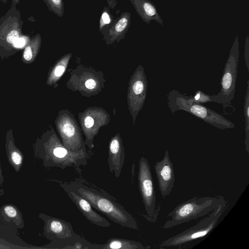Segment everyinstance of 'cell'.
Returning <instances> with one entry per match:
<instances>
[{
    "mask_svg": "<svg viewBox=\"0 0 249 249\" xmlns=\"http://www.w3.org/2000/svg\"><path fill=\"white\" fill-rule=\"evenodd\" d=\"M60 186L85 198L93 208L115 223L134 230L138 229L136 221L132 215L105 191H99L78 181L61 183Z\"/></svg>",
    "mask_w": 249,
    "mask_h": 249,
    "instance_id": "6da1fadb",
    "label": "cell"
},
{
    "mask_svg": "<svg viewBox=\"0 0 249 249\" xmlns=\"http://www.w3.org/2000/svg\"><path fill=\"white\" fill-rule=\"evenodd\" d=\"M35 152L45 167L62 169L85 166L89 157L87 149L71 151L66 148L53 129L42 138Z\"/></svg>",
    "mask_w": 249,
    "mask_h": 249,
    "instance_id": "7a4b0ae2",
    "label": "cell"
},
{
    "mask_svg": "<svg viewBox=\"0 0 249 249\" xmlns=\"http://www.w3.org/2000/svg\"><path fill=\"white\" fill-rule=\"evenodd\" d=\"M224 198L196 196L182 202L168 213L169 219L160 227L168 229L208 215L215 210Z\"/></svg>",
    "mask_w": 249,
    "mask_h": 249,
    "instance_id": "3957f363",
    "label": "cell"
},
{
    "mask_svg": "<svg viewBox=\"0 0 249 249\" xmlns=\"http://www.w3.org/2000/svg\"><path fill=\"white\" fill-rule=\"evenodd\" d=\"M168 106L174 113L178 110L186 111L218 128L226 129L234 127L230 121L215 111L196 102L192 97L181 94L175 90L168 95Z\"/></svg>",
    "mask_w": 249,
    "mask_h": 249,
    "instance_id": "277c9868",
    "label": "cell"
},
{
    "mask_svg": "<svg viewBox=\"0 0 249 249\" xmlns=\"http://www.w3.org/2000/svg\"><path fill=\"white\" fill-rule=\"evenodd\" d=\"M227 202L223 198L218 207L206 217L193 227L169 237L159 244L160 247H176L182 246L205 237L214 229L218 220L225 212Z\"/></svg>",
    "mask_w": 249,
    "mask_h": 249,
    "instance_id": "5b68a950",
    "label": "cell"
},
{
    "mask_svg": "<svg viewBox=\"0 0 249 249\" xmlns=\"http://www.w3.org/2000/svg\"><path fill=\"white\" fill-rule=\"evenodd\" d=\"M239 57L238 36L236 35L225 64L220 90L216 95L210 96L211 102L221 104L224 107H229L234 98Z\"/></svg>",
    "mask_w": 249,
    "mask_h": 249,
    "instance_id": "8992f818",
    "label": "cell"
},
{
    "mask_svg": "<svg viewBox=\"0 0 249 249\" xmlns=\"http://www.w3.org/2000/svg\"><path fill=\"white\" fill-rule=\"evenodd\" d=\"M23 21L16 6L11 5L0 18V53H12L22 34Z\"/></svg>",
    "mask_w": 249,
    "mask_h": 249,
    "instance_id": "52a82bcc",
    "label": "cell"
},
{
    "mask_svg": "<svg viewBox=\"0 0 249 249\" xmlns=\"http://www.w3.org/2000/svg\"><path fill=\"white\" fill-rule=\"evenodd\" d=\"M138 179L146 217L148 221L154 223L156 221L158 214L156 194L149 163L147 159L143 156L140 159L139 162Z\"/></svg>",
    "mask_w": 249,
    "mask_h": 249,
    "instance_id": "ba28073f",
    "label": "cell"
},
{
    "mask_svg": "<svg viewBox=\"0 0 249 249\" xmlns=\"http://www.w3.org/2000/svg\"><path fill=\"white\" fill-rule=\"evenodd\" d=\"M67 85L69 89L89 97L98 94L104 87L105 79L101 71L78 66L71 72Z\"/></svg>",
    "mask_w": 249,
    "mask_h": 249,
    "instance_id": "9c48e42d",
    "label": "cell"
},
{
    "mask_svg": "<svg viewBox=\"0 0 249 249\" xmlns=\"http://www.w3.org/2000/svg\"><path fill=\"white\" fill-rule=\"evenodd\" d=\"M55 124L60 139L66 148L71 151L86 149L80 127L69 110L60 111Z\"/></svg>",
    "mask_w": 249,
    "mask_h": 249,
    "instance_id": "30bf717a",
    "label": "cell"
},
{
    "mask_svg": "<svg viewBox=\"0 0 249 249\" xmlns=\"http://www.w3.org/2000/svg\"><path fill=\"white\" fill-rule=\"evenodd\" d=\"M82 131L85 136V144L89 149L94 147V138L100 128L109 122V114L101 107H90L78 114Z\"/></svg>",
    "mask_w": 249,
    "mask_h": 249,
    "instance_id": "8fae6325",
    "label": "cell"
},
{
    "mask_svg": "<svg viewBox=\"0 0 249 249\" xmlns=\"http://www.w3.org/2000/svg\"><path fill=\"white\" fill-rule=\"evenodd\" d=\"M147 82L144 71L139 65L129 80L127 100L128 109L135 124L136 117L142 108L146 98Z\"/></svg>",
    "mask_w": 249,
    "mask_h": 249,
    "instance_id": "7c38bea8",
    "label": "cell"
},
{
    "mask_svg": "<svg viewBox=\"0 0 249 249\" xmlns=\"http://www.w3.org/2000/svg\"><path fill=\"white\" fill-rule=\"evenodd\" d=\"M38 217L44 223V236L51 241L67 238L76 233L69 222L43 213H40Z\"/></svg>",
    "mask_w": 249,
    "mask_h": 249,
    "instance_id": "4fadbf2b",
    "label": "cell"
},
{
    "mask_svg": "<svg viewBox=\"0 0 249 249\" xmlns=\"http://www.w3.org/2000/svg\"><path fill=\"white\" fill-rule=\"evenodd\" d=\"M154 169L161 195L164 198L171 194L175 181L173 164L168 150L165 151L163 159L155 163Z\"/></svg>",
    "mask_w": 249,
    "mask_h": 249,
    "instance_id": "5bb4252c",
    "label": "cell"
},
{
    "mask_svg": "<svg viewBox=\"0 0 249 249\" xmlns=\"http://www.w3.org/2000/svg\"><path fill=\"white\" fill-rule=\"evenodd\" d=\"M131 14L123 12L117 18L114 19L108 26L103 28L101 31L103 38L107 45L119 42L124 38L130 25Z\"/></svg>",
    "mask_w": 249,
    "mask_h": 249,
    "instance_id": "9a60e30c",
    "label": "cell"
},
{
    "mask_svg": "<svg viewBox=\"0 0 249 249\" xmlns=\"http://www.w3.org/2000/svg\"><path fill=\"white\" fill-rule=\"evenodd\" d=\"M76 207L91 223L102 227H109L111 224L105 217L93 209L90 203L85 198L68 189H63Z\"/></svg>",
    "mask_w": 249,
    "mask_h": 249,
    "instance_id": "2e32d148",
    "label": "cell"
},
{
    "mask_svg": "<svg viewBox=\"0 0 249 249\" xmlns=\"http://www.w3.org/2000/svg\"><path fill=\"white\" fill-rule=\"evenodd\" d=\"M125 160V152L123 140L117 133L109 142L107 163L111 173L114 172L115 177L119 178Z\"/></svg>",
    "mask_w": 249,
    "mask_h": 249,
    "instance_id": "e0dca14e",
    "label": "cell"
},
{
    "mask_svg": "<svg viewBox=\"0 0 249 249\" xmlns=\"http://www.w3.org/2000/svg\"><path fill=\"white\" fill-rule=\"evenodd\" d=\"M44 248L57 249H103V244L90 243L75 233L67 238L52 241Z\"/></svg>",
    "mask_w": 249,
    "mask_h": 249,
    "instance_id": "ac0fdd59",
    "label": "cell"
},
{
    "mask_svg": "<svg viewBox=\"0 0 249 249\" xmlns=\"http://www.w3.org/2000/svg\"><path fill=\"white\" fill-rule=\"evenodd\" d=\"M137 13L146 24L155 20L163 26V21L155 4L149 0H130Z\"/></svg>",
    "mask_w": 249,
    "mask_h": 249,
    "instance_id": "d6986e66",
    "label": "cell"
},
{
    "mask_svg": "<svg viewBox=\"0 0 249 249\" xmlns=\"http://www.w3.org/2000/svg\"><path fill=\"white\" fill-rule=\"evenodd\" d=\"M0 221L6 223H13L18 229L24 227V221L21 212L12 204H5L0 208Z\"/></svg>",
    "mask_w": 249,
    "mask_h": 249,
    "instance_id": "ffe728a7",
    "label": "cell"
},
{
    "mask_svg": "<svg viewBox=\"0 0 249 249\" xmlns=\"http://www.w3.org/2000/svg\"><path fill=\"white\" fill-rule=\"evenodd\" d=\"M5 148L9 163L16 172H18L23 164V155L15 145L12 137H7Z\"/></svg>",
    "mask_w": 249,
    "mask_h": 249,
    "instance_id": "44dd1931",
    "label": "cell"
},
{
    "mask_svg": "<svg viewBox=\"0 0 249 249\" xmlns=\"http://www.w3.org/2000/svg\"><path fill=\"white\" fill-rule=\"evenodd\" d=\"M141 243L120 238H112L103 244V249H144Z\"/></svg>",
    "mask_w": 249,
    "mask_h": 249,
    "instance_id": "7402d4cb",
    "label": "cell"
},
{
    "mask_svg": "<svg viewBox=\"0 0 249 249\" xmlns=\"http://www.w3.org/2000/svg\"><path fill=\"white\" fill-rule=\"evenodd\" d=\"M71 56V53H67L62 56L57 61L50 74L48 80L49 85L55 83L64 74Z\"/></svg>",
    "mask_w": 249,
    "mask_h": 249,
    "instance_id": "603a6c76",
    "label": "cell"
},
{
    "mask_svg": "<svg viewBox=\"0 0 249 249\" xmlns=\"http://www.w3.org/2000/svg\"><path fill=\"white\" fill-rule=\"evenodd\" d=\"M41 44V37L37 34L32 36L26 45L23 53L25 61H30L34 59L38 53Z\"/></svg>",
    "mask_w": 249,
    "mask_h": 249,
    "instance_id": "cb8c5ba5",
    "label": "cell"
},
{
    "mask_svg": "<svg viewBox=\"0 0 249 249\" xmlns=\"http://www.w3.org/2000/svg\"><path fill=\"white\" fill-rule=\"evenodd\" d=\"M48 9L59 17H62L64 13L63 0H43Z\"/></svg>",
    "mask_w": 249,
    "mask_h": 249,
    "instance_id": "d4e9b609",
    "label": "cell"
},
{
    "mask_svg": "<svg viewBox=\"0 0 249 249\" xmlns=\"http://www.w3.org/2000/svg\"><path fill=\"white\" fill-rule=\"evenodd\" d=\"M247 89L246 94V97L245 100L244 104V114L245 117V133H246V139L245 141V144L246 145V149L248 153L249 151V81L247 82Z\"/></svg>",
    "mask_w": 249,
    "mask_h": 249,
    "instance_id": "484cf974",
    "label": "cell"
},
{
    "mask_svg": "<svg viewBox=\"0 0 249 249\" xmlns=\"http://www.w3.org/2000/svg\"><path fill=\"white\" fill-rule=\"evenodd\" d=\"M114 20L109 9L105 7L101 15L99 21V32H101L104 27L109 26Z\"/></svg>",
    "mask_w": 249,
    "mask_h": 249,
    "instance_id": "4316f807",
    "label": "cell"
},
{
    "mask_svg": "<svg viewBox=\"0 0 249 249\" xmlns=\"http://www.w3.org/2000/svg\"><path fill=\"white\" fill-rule=\"evenodd\" d=\"M249 35H247L245 39V58L247 64V69L249 70Z\"/></svg>",
    "mask_w": 249,
    "mask_h": 249,
    "instance_id": "83f0119b",
    "label": "cell"
},
{
    "mask_svg": "<svg viewBox=\"0 0 249 249\" xmlns=\"http://www.w3.org/2000/svg\"><path fill=\"white\" fill-rule=\"evenodd\" d=\"M3 3L5 4L8 0H0ZM12 5L13 6H16L19 2L20 0H11Z\"/></svg>",
    "mask_w": 249,
    "mask_h": 249,
    "instance_id": "f1b7e54d",
    "label": "cell"
},
{
    "mask_svg": "<svg viewBox=\"0 0 249 249\" xmlns=\"http://www.w3.org/2000/svg\"><path fill=\"white\" fill-rule=\"evenodd\" d=\"M4 181V177L2 173V170L0 166V186L2 184Z\"/></svg>",
    "mask_w": 249,
    "mask_h": 249,
    "instance_id": "f546056e",
    "label": "cell"
}]
</instances>
